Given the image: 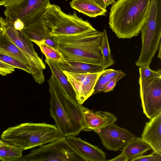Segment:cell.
I'll use <instances>...</instances> for the list:
<instances>
[{
	"label": "cell",
	"mask_w": 161,
	"mask_h": 161,
	"mask_svg": "<svg viewBox=\"0 0 161 161\" xmlns=\"http://www.w3.org/2000/svg\"><path fill=\"white\" fill-rule=\"evenodd\" d=\"M151 0H117L109 13V25L119 38L137 36L146 20Z\"/></svg>",
	"instance_id": "1"
},
{
	"label": "cell",
	"mask_w": 161,
	"mask_h": 161,
	"mask_svg": "<svg viewBox=\"0 0 161 161\" xmlns=\"http://www.w3.org/2000/svg\"><path fill=\"white\" fill-rule=\"evenodd\" d=\"M103 32L97 30L70 36H52L65 60L83 62L103 66L100 46Z\"/></svg>",
	"instance_id": "2"
},
{
	"label": "cell",
	"mask_w": 161,
	"mask_h": 161,
	"mask_svg": "<svg viewBox=\"0 0 161 161\" xmlns=\"http://www.w3.org/2000/svg\"><path fill=\"white\" fill-rule=\"evenodd\" d=\"M62 136L55 125L25 123L8 128L3 132L0 137L3 141L23 151L41 146Z\"/></svg>",
	"instance_id": "3"
},
{
	"label": "cell",
	"mask_w": 161,
	"mask_h": 161,
	"mask_svg": "<svg viewBox=\"0 0 161 161\" xmlns=\"http://www.w3.org/2000/svg\"><path fill=\"white\" fill-rule=\"evenodd\" d=\"M51 36H70L96 30L87 20L79 17L75 10L67 14L55 4L48 5L43 14Z\"/></svg>",
	"instance_id": "4"
},
{
	"label": "cell",
	"mask_w": 161,
	"mask_h": 161,
	"mask_svg": "<svg viewBox=\"0 0 161 161\" xmlns=\"http://www.w3.org/2000/svg\"><path fill=\"white\" fill-rule=\"evenodd\" d=\"M87 161L62 136L22 156L18 161Z\"/></svg>",
	"instance_id": "5"
},
{
	"label": "cell",
	"mask_w": 161,
	"mask_h": 161,
	"mask_svg": "<svg viewBox=\"0 0 161 161\" xmlns=\"http://www.w3.org/2000/svg\"><path fill=\"white\" fill-rule=\"evenodd\" d=\"M4 31L9 38L22 52L29 63L31 75L35 81L39 84L44 83L43 69L46 65L35 51L32 42L20 31L14 26L13 22L6 18Z\"/></svg>",
	"instance_id": "6"
},
{
	"label": "cell",
	"mask_w": 161,
	"mask_h": 161,
	"mask_svg": "<svg viewBox=\"0 0 161 161\" xmlns=\"http://www.w3.org/2000/svg\"><path fill=\"white\" fill-rule=\"evenodd\" d=\"M52 74L48 80L50 94L49 111L51 116L55 122V125L62 136H77L83 130L73 119L62 105L57 93Z\"/></svg>",
	"instance_id": "7"
},
{
	"label": "cell",
	"mask_w": 161,
	"mask_h": 161,
	"mask_svg": "<svg viewBox=\"0 0 161 161\" xmlns=\"http://www.w3.org/2000/svg\"><path fill=\"white\" fill-rule=\"evenodd\" d=\"M50 0H22L6 7L4 14L13 22L20 19L26 26L43 15Z\"/></svg>",
	"instance_id": "8"
},
{
	"label": "cell",
	"mask_w": 161,
	"mask_h": 161,
	"mask_svg": "<svg viewBox=\"0 0 161 161\" xmlns=\"http://www.w3.org/2000/svg\"><path fill=\"white\" fill-rule=\"evenodd\" d=\"M140 95L144 114L150 119L161 112V76L139 78Z\"/></svg>",
	"instance_id": "9"
},
{
	"label": "cell",
	"mask_w": 161,
	"mask_h": 161,
	"mask_svg": "<svg viewBox=\"0 0 161 161\" xmlns=\"http://www.w3.org/2000/svg\"><path fill=\"white\" fill-rule=\"evenodd\" d=\"M94 131L99 136L104 147L111 151L119 150L136 137L135 135L127 129L114 123Z\"/></svg>",
	"instance_id": "10"
},
{
	"label": "cell",
	"mask_w": 161,
	"mask_h": 161,
	"mask_svg": "<svg viewBox=\"0 0 161 161\" xmlns=\"http://www.w3.org/2000/svg\"><path fill=\"white\" fill-rule=\"evenodd\" d=\"M103 71L94 73H76L63 71L72 85L80 104L82 105L92 95L96 83Z\"/></svg>",
	"instance_id": "11"
},
{
	"label": "cell",
	"mask_w": 161,
	"mask_h": 161,
	"mask_svg": "<svg viewBox=\"0 0 161 161\" xmlns=\"http://www.w3.org/2000/svg\"><path fill=\"white\" fill-rule=\"evenodd\" d=\"M146 123L141 138L153 152L161 155V112Z\"/></svg>",
	"instance_id": "12"
},
{
	"label": "cell",
	"mask_w": 161,
	"mask_h": 161,
	"mask_svg": "<svg viewBox=\"0 0 161 161\" xmlns=\"http://www.w3.org/2000/svg\"><path fill=\"white\" fill-rule=\"evenodd\" d=\"M67 141L87 161H105L106 154L101 149L75 136L65 137Z\"/></svg>",
	"instance_id": "13"
},
{
	"label": "cell",
	"mask_w": 161,
	"mask_h": 161,
	"mask_svg": "<svg viewBox=\"0 0 161 161\" xmlns=\"http://www.w3.org/2000/svg\"><path fill=\"white\" fill-rule=\"evenodd\" d=\"M85 124V130H94L103 128L115 122L117 118L110 113L95 111L84 107L82 109Z\"/></svg>",
	"instance_id": "14"
},
{
	"label": "cell",
	"mask_w": 161,
	"mask_h": 161,
	"mask_svg": "<svg viewBox=\"0 0 161 161\" xmlns=\"http://www.w3.org/2000/svg\"><path fill=\"white\" fill-rule=\"evenodd\" d=\"M53 79L57 93L62 105L71 118L84 130L85 126L81 109L66 95L54 76Z\"/></svg>",
	"instance_id": "15"
},
{
	"label": "cell",
	"mask_w": 161,
	"mask_h": 161,
	"mask_svg": "<svg viewBox=\"0 0 161 161\" xmlns=\"http://www.w3.org/2000/svg\"><path fill=\"white\" fill-rule=\"evenodd\" d=\"M45 62L48 65L52 74L55 77L66 95L81 109L84 107L78 102L75 92L63 71L59 67L58 61L46 58Z\"/></svg>",
	"instance_id": "16"
},
{
	"label": "cell",
	"mask_w": 161,
	"mask_h": 161,
	"mask_svg": "<svg viewBox=\"0 0 161 161\" xmlns=\"http://www.w3.org/2000/svg\"><path fill=\"white\" fill-rule=\"evenodd\" d=\"M20 31L32 42L42 41L51 37L43 15L33 23L25 26Z\"/></svg>",
	"instance_id": "17"
},
{
	"label": "cell",
	"mask_w": 161,
	"mask_h": 161,
	"mask_svg": "<svg viewBox=\"0 0 161 161\" xmlns=\"http://www.w3.org/2000/svg\"><path fill=\"white\" fill-rule=\"evenodd\" d=\"M58 65L63 71L76 73H94L103 71L104 69L100 65L83 62L58 61Z\"/></svg>",
	"instance_id": "18"
},
{
	"label": "cell",
	"mask_w": 161,
	"mask_h": 161,
	"mask_svg": "<svg viewBox=\"0 0 161 161\" xmlns=\"http://www.w3.org/2000/svg\"><path fill=\"white\" fill-rule=\"evenodd\" d=\"M69 4L72 8L91 17L105 15L107 12L93 0H72Z\"/></svg>",
	"instance_id": "19"
},
{
	"label": "cell",
	"mask_w": 161,
	"mask_h": 161,
	"mask_svg": "<svg viewBox=\"0 0 161 161\" xmlns=\"http://www.w3.org/2000/svg\"><path fill=\"white\" fill-rule=\"evenodd\" d=\"M0 53L8 55L26 64L31 69L27 58L9 38L4 31L0 34Z\"/></svg>",
	"instance_id": "20"
},
{
	"label": "cell",
	"mask_w": 161,
	"mask_h": 161,
	"mask_svg": "<svg viewBox=\"0 0 161 161\" xmlns=\"http://www.w3.org/2000/svg\"><path fill=\"white\" fill-rule=\"evenodd\" d=\"M151 147L141 138L136 137L123 147L122 151L126 155L128 160L142 155L147 151L152 150Z\"/></svg>",
	"instance_id": "21"
},
{
	"label": "cell",
	"mask_w": 161,
	"mask_h": 161,
	"mask_svg": "<svg viewBox=\"0 0 161 161\" xmlns=\"http://www.w3.org/2000/svg\"><path fill=\"white\" fill-rule=\"evenodd\" d=\"M23 150L19 147L7 142L0 146V160L18 161L22 157Z\"/></svg>",
	"instance_id": "22"
},
{
	"label": "cell",
	"mask_w": 161,
	"mask_h": 161,
	"mask_svg": "<svg viewBox=\"0 0 161 161\" xmlns=\"http://www.w3.org/2000/svg\"><path fill=\"white\" fill-rule=\"evenodd\" d=\"M32 42L39 46L46 58L58 61L65 60L62 53L57 49L47 45L43 41H33Z\"/></svg>",
	"instance_id": "23"
},
{
	"label": "cell",
	"mask_w": 161,
	"mask_h": 161,
	"mask_svg": "<svg viewBox=\"0 0 161 161\" xmlns=\"http://www.w3.org/2000/svg\"><path fill=\"white\" fill-rule=\"evenodd\" d=\"M100 47L103 58V67L105 69L112 65L114 62L112 57L107 32L105 29L103 30Z\"/></svg>",
	"instance_id": "24"
},
{
	"label": "cell",
	"mask_w": 161,
	"mask_h": 161,
	"mask_svg": "<svg viewBox=\"0 0 161 161\" xmlns=\"http://www.w3.org/2000/svg\"><path fill=\"white\" fill-rule=\"evenodd\" d=\"M0 60L14 68L22 69L31 74L30 69L26 64L13 57L0 53Z\"/></svg>",
	"instance_id": "25"
},
{
	"label": "cell",
	"mask_w": 161,
	"mask_h": 161,
	"mask_svg": "<svg viewBox=\"0 0 161 161\" xmlns=\"http://www.w3.org/2000/svg\"><path fill=\"white\" fill-rule=\"evenodd\" d=\"M149 66H142L140 67L139 78L142 80H147L152 78L161 76L160 69L153 71L149 68Z\"/></svg>",
	"instance_id": "26"
},
{
	"label": "cell",
	"mask_w": 161,
	"mask_h": 161,
	"mask_svg": "<svg viewBox=\"0 0 161 161\" xmlns=\"http://www.w3.org/2000/svg\"><path fill=\"white\" fill-rule=\"evenodd\" d=\"M115 78H109L103 75L102 74L99 77L96 83L92 95L99 92H103L107 85L110 81Z\"/></svg>",
	"instance_id": "27"
},
{
	"label": "cell",
	"mask_w": 161,
	"mask_h": 161,
	"mask_svg": "<svg viewBox=\"0 0 161 161\" xmlns=\"http://www.w3.org/2000/svg\"><path fill=\"white\" fill-rule=\"evenodd\" d=\"M131 161H161V155L153 153L149 155H141L130 160Z\"/></svg>",
	"instance_id": "28"
},
{
	"label": "cell",
	"mask_w": 161,
	"mask_h": 161,
	"mask_svg": "<svg viewBox=\"0 0 161 161\" xmlns=\"http://www.w3.org/2000/svg\"><path fill=\"white\" fill-rule=\"evenodd\" d=\"M125 75V73L122 72L116 77L108 83L105 87L103 92L106 93L113 91L117 82Z\"/></svg>",
	"instance_id": "29"
},
{
	"label": "cell",
	"mask_w": 161,
	"mask_h": 161,
	"mask_svg": "<svg viewBox=\"0 0 161 161\" xmlns=\"http://www.w3.org/2000/svg\"><path fill=\"white\" fill-rule=\"evenodd\" d=\"M14 68L0 60V75L6 76L14 71Z\"/></svg>",
	"instance_id": "30"
},
{
	"label": "cell",
	"mask_w": 161,
	"mask_h": 161,
	"mask_svg": "<svg viewBox=\"0 0 161 161\" xmlns=\"http://www.w3.org/2000/svg\"><path fill=\"white\" fill-rule=\"evenodd\" d=\"M122 72L121 70H115L113 69H105L103 70L102 74L109 78H114Z\"/></svg>",
	"instance_id": "31"
},
{
	"label": "cell",
	"mask_w": 161,
	"mask_h": 161,
	"mask_svg": "<svg viewBox=\"0 0 161 161\" xmlns=\"http://www.w3.org/2000/svg\"><path fill=\"white\" fill-rule=\"evenodd\" d=\"M97 3L100 7L104 9L110 5L113 4L115 0H93Z\"/></svg>",
	"instance_id": "32"
},
{
	"label": "cell",
	"mask_w": 161,
	"mask_h": 161,
	"mask_svg": "<svg viewBox=\"0 0 161 161\" xmlns=\"http://www.w3.org/2000/svg\"><path fill=\"white\" fill-rule=\"evenodd\" d=\"M14 26L17 30L20 31L25 27L24 23L20 19H17L13 22Z\"/></svg>",
	"instance_id": "33"
},
{
	"label": "cell",
	"mask_w": 161,
	"mask_h": 161,
	"mask_svg": "<svg viewBox=\"0 0 161 161\" xmlns=\"http://www.w3.org/2000/svg\"><path fill=\"white\" fill-rule=\"evenodd\" d=\"M47 45L57 49L58 45L52 36L42 40Z\"/></svg>",
	"instance_id": "34"
},
{
	"label": "cell",
	"mask_w": 161,
	"mask_h": 161,
	"mask_svg": "<svg viewBox=\"0 0 161 161\" xmlns=\"http://www.w3.org/2000/svg\"><path fill=\"white\" fill-rule=\"evenodd\" d=\"M110 161H127V157L125 154L122 152L119 155L112 159L108 160Z\"/></svg>",
	"instance_id": "35"
},
{
	"label": "cell",
	"mask_w": 161,
	"mask_h": 161,
	"mask_svg": "<svg viewBox=\"0 0 161 161\" xmlns=\"http://www.w3.org/2000/svg\"><path fill=\"white\" fill-rule=\"evenodd\" d=\"M22 0H7L3 6L6 7L17 3Z\"/></svg>",
	"instance_id": "36"
},
{
	"label": "cell",
	"mask_w": 161,
	"mask_h": 161,
	"mask_svg": "<svg viewBox=\"0 0 161 161\" xmlns=\"http://www.w3.org/2000/svg\"><path fill=\"white\" fill-rule=\"evenodd\" d=\"M5 20L3 18L0 17V34L4 31Z\"/></svg>",
	"instance_id": "37"
},
{
	"label": "cell",
	"mask_w": 161,
	"mask_h": 161,
	"mask_svg": "<svg viewBox=\"0 0 161 161\" xmlns=\"http://www.w3.org/2000/svg\"><path fill=\"white\" fill-rule=\"evenodd\" d=\"M7 0H0V6H3L5 2Z\"/></svg>",
	"instance_id": "38"
},
{
	"label": "cell",
	"mask_w": 161,
	"mask_h": 161,
	"mask_svg": "<svg viewBox=\"0 0 161 161\" xmlns=\"http://www.w3.org/2000/svg\"><path fill=\"white\" fill-rule=\"evenodd\" d=\"M6 142L3 141L2 140H0V146L5 145L6 143Z\"/></svg>",
	"instance_id": "39"
},
{
	"label": "cell",
	"mask_w": 161,
	"mask_h": 161,
	"mask_svg": "<svg viewBox=\"0 0 161 161\" xmlns=\"http://www.w3.org/2000/svg\"><path fill=\"white\" fill-rule=\"evenodd\" d=\"M161 46L159 47V49H158V50H159V53H158V57L160 59H161Z\"/></svg>",
	"instance_id": "40"
},
{
	"label": "cell",
	"mask_w": 161,
	"mask_h": 161,
	"mask_svg": "<svg viewBox=\"0 0 161 161\" xmlns=\"http://www.w3.org/2000/svg\"></svg>",
	"instance_id": "41"
}]
</instances>
